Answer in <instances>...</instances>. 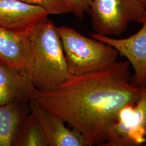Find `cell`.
Instances as JSON below:
<instances>
[{
    "mask_svg": "<svg viewBox=\"0 0 146 146\" xmlns=\"http://www.w3.org/2000/svg\"><path fill=\"white\" fill-rule=\"evenodd\" d=\"M31 61L27 75L38 90L56 88L70 76L58 27L48 17L29 33Z\"/></svg>",
    "mask_w": 146,
    "mask_h": 146,
    "instance_id": "2",
    "label": "cell"
},
{
    "mask_svg": "<svg viewBox=\"0 0 146 146\" xmlns=\"http://www.w3.org/2000/svg\"><path fill=\"white\" fill-rule=\"evenodd\" d=\"M146 143V87L136 102L125 106L111 126L104 146H141Z\"/></svg>",
    "mask_w": 146,
    "mask_h": 146,
    "instance_id": "5",
    "label": "cell"
},
{
    "mask_svg": "<svg viewBox=\"0 0 146 146\" xmlns=\"http://www.w3.org/2000/svg\"><path fill=\"white\" fill-rule=\"evenodd\" d=\"M31 5L39 6L49 15H62L70 13L68 7L59 0H20Z\"/></svg>",
    "mask_w": 146,
    "mask_h": 146,
    "instance_id": "13",
    "label": "cell"
},
{
    "mask_svg": "<svg viewBox=\"0 0 146 146\" xmlns=\"http://www.w3.org/2000/svg\"><path fill=\"white\" fill-rule=\"evenodd\" d=\"M138 23L142 25L141 29L135 34L125 38H115L96 33L90 36L114 47L119 54L127 58L133 68L135 81L142 87L146 84V14Z\"/></svg>",
    "mask_w": 146,
    "mask_h": 146,
    "instance_id": "6",
    "label": "cell"
},
{
    "mask_svg": "<svg viewBox=\"0 0 146 146\" xmlns=\"http://www.w3.org/2000/svg\"><path fill=\"white\" fill-rule=\"evenodd\" d=\"M88 13L94 33L119 36L146 15V8L139 0H92Z\"/></svg>",
    "mask_w": 146,
    "mask_h": 146,
    "instance_id": "4",
    "label": "cell"
},
{
    "mask_svg": "<svg viewBox=\"0 0 146 146\" xmlns=\"http://www.w3.org/2000/svg\"></svg>",
    "mask_w": 146,
    "mask_h": 146,
    "instance_id": "16",
    "label": "cell"
},
{
    "mask_svg": "<svg viewBox=\"0 0 146 146\" xmlns=\"http://www.w3.org/2000/svg\"><path fill=\"white\" fill-rule=\"evenodd\" d=\"M128 60L97 72L70 76L51 90L36 89L31 100L80 132L89 146H104L120 110L139 99L141 87L131 79Z\"/></svg>",
    "mask_w": 146,
    "mask_h": 146,
    "instance_id": "1",
    "label": "cell"
},
{
    "mask_svg": "<svg viewBox=\"0 0 146 146\" xmlns=\"http://www.w3.org/2000/svg\"><path fill=\"white\" fill-rule=\"evenodd\" d=\"M31 113L36 117L46 136L48 146H88L83 135L75 129H70L58 115L43 108L31 100Z\"/></svg>",
    "mask_w": 146,
    "mask_h": 146,
    "instance_id": "7",
    "label": "cell"
},
{
    "mask_svg": "<svg viewBox=\"0 0 146 146\" xmlns=\"http://www.w3.org/2000/svg\"><path fill=\"white\" fill-rule=\"evenodd\" d=\"M13 146H48L42 127L32 113L25 116Z\"/></svg>",
    "mask_w": 146,
    "mask_h": 146,
    "instance_id": "12",
    "label": "cell"
},
{
    "mask_svg": "<svg viewBox=\"0 0 146 146\" xmlns=\"http://www.w3.org/2000/svg\"><path fill=\"white\" fill-rule=\"evenodd\" d=\"M29 31H13L0 26V64L27 74L31 61Z\"/></svg>",
    "mask_w": 146,
    "mask_h": 146,
    "instance_id": "8",
    "label": "cell"
},
{
    "mask_svg": "<svg viewBox=\"0 0 146 146\" xmlns=\"http://www.w3.org/2000/svg\"><path fill=\"white\" fill-rule=\"evenodd\" d=\"M70 76H80L109 68L117 59L114 47L79 33L70 27H58Z\"/></svg>",
    "mask_w": 146,
    "mask_h": 146,
    "instance_id": "3",
    "label": "cell"
},
{
    "mask_svg": "<svg viewBox=\"0 0 146 146\" xmlns=\"http://www.w3.org/2000/svg\"><path fill=\"white\" fill-rule=\"evenodd\" d=\"M66 5L70 11L78 19L82 20L88 13L92 0H59Z\"/></svg>",
    "mask_w": 146,
    "mask_h": 146,
    "instance_id": "14",
    "label": "cell"
},
{
    "mask_svg": "<svg viewBox=\"0 0 146 146\" xmlns=\"http://www.w3.org/2000/svg\"><path fill=\"white\" fill-rule=\"evenodd\" d=\"M141 3V4L143 5L146 8V0H139Z\"/></svg>",
    "mask_w": 146,
    "mask_h": 146,
    "instance_id": "15",
    "label": "cell"
},
{
    "mask_svg": "<svg viewBox=\"0 0 146 146\" xmlns=\"http://www.w3.org/2000/svg\"><path fill=\"white\" fill-rule=\"evenodd\" d=\"M36 89L27 74L0 64V105L29 102Z\"/></svg>",
    "mask_w": 146,
    "mask_h": 146,
    "instance_id": "10",
    "label": "cell"
},
{
    "mask_svg": "<svg viewBox=\"0 0 146 146\" xmlns=\"http://www.w3.org/2000/svg\"><path fill=\"white\" fill-rule=\"evenodd\" d=\"M28 102L15 101L0 105V146H13L21 123L27 115Z\"/></svg>",
    "mask_w": 146,
    "mask_h": 146,
    "instance_id": "11",
    "label": "cell"
},
{
    "mask_svg": "<svg viewBox=\"0 0 146 146\" xmlns=\"http://www.w3.org/2000/svg\"><path fill=\"white\" fill-rule=\"evenodd\" d=\"M49 15L43 8L20 0H0V26L13 31L27 32Z\"/></svg>",
    "mask_w": 146,
    "mask_h": 146,
    "instance_id": "9",
    "label": "cell"
}]
</instances>
